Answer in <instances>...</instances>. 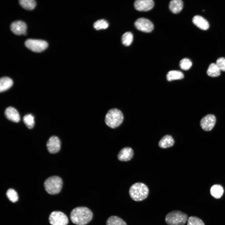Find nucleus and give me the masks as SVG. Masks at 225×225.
Listing matches in <instances>:
<instances>
[{
	"mask_svg": "<svg viewBox=\"0 0 225 225\" xmlns=\"http://www.w3.org/2000/svg\"><path fill=\"white\" fill-rule=\"evenodd\" d=\"M49 222L51 225H67L68 219L67 216L60 211H53L50 214Z\"/></svg>",
	"mask_w": 225,
	"mask_h": 225,
	"instance_id": "nucleus-7",
	"label": "nucleus"
},
{
	"mask_svg": "<svg viewBox=\"0 0 225 225\" xmlns=\"http://www.w3.org/2000/svg\"><path fill=\"white\" fill-rule=\"evenodd\" d=\"M183 2L181 0H172L170 1L169 5L170 10L174 13L180 12L183 7Z\"/></svg>",
	"mask_w": 225,
	"mask_h": 225,
	"instance_id": "nucleus-16",
	"label": "nucleus"
},
{
	"mask_svg": "<svg viewBox=\"0 0 225 225\" xmlns=\"http://www.w3.org/2000/svg\"><path fill=\"white\" fill-rule=\"evenodd\" d=\"M166 77L167 80L170 81L175 80L182 79L184 78V75L180 71L171 70L168 73Z\"/></svg>",
	"mask_w": 225,
	"mask_h": 225,
	"instance_id": "nucleus-21",
	"label": "nucleus"
},
{
	"mask_svg": "<svg viewBox=\"0 0 225 225\" xmlns=\"http://www.w3.org/2000/svg\"><path fill=\"white\" fill-rule=\"evenodd\" d=\"M6 195L9 200L13 202H15L18 200V194L17 192L13 189H8Z\"/></svg>",
	"mask_w": 225,
	"mask_h": 225,
	"instance_id": "nucleus-27",
	"label": "nucleus"
},
{
	"mask_svg": "<svg viewBox=\"0 0 225 225\" xmlns=\"http://www.w3.org/2000/svg\"><path fill=\"white\" fill-rule=\"evenodd\" d=\"M47 146L49 152L52 153L58 152L60 150L61 147L60 139L57 136H52L47 142Z\"/></svg>",
	"mask_w": 225,
	"mask_h": 225,
	"instance_id": "nucleus-11",
	"label": "nucleus"
},
{
	"mask_svg": "<svg viewBox=\"0 0 225 225\" xmlns=\"http://www.w3.org/2000/svg\"><path fill=\"white\" fill-rule=\"evenodd\" d=\"M122 43L125 46H128L132 43L133 40V35L130 32L125 33L122 37Z\"/></svg>",
	"mask_w": 225,
	"mask_h": 225,
	"instance_id": "nucleus-24",
	"label": "nucleus"
},
{
	"mask_svg": "<svg viewBox=\"0 0 225 225\" xmlns=\"http://www.w3.org/2000/svg\"><path fill=\"white\" fill-rule=\"evenodd\" d=\"M11 31L17 35L26 34L27 26L26 24L21 21H16L13 22L10 25Z\"/></svg>",
	"mask_w": 225,
	"mask_h": 225,
	"instance_id": "nucleus-10",
	"label": "nucleus"
},
{
	"mask_svg": "<svg viewBox=\"0 0 225 225\" xmlns=\"http://www.w3.org/2000/svg\"><path fill=\"white\" fill-rule=\"evenodd\" d=\"M134 24L137 29L144 32H150L154 28L152 23L149 20L143 18L137 19Z\"/></svg>",
	"mask_w": 225,
	"mask_h": 225,
	"instance_id": "nucleus-8",
	"label": "nucleus"
},
{
	"mask_svg": "<svg viewBox=\"0 0 225 225\" xmlns=\"http://www.w3.org/2000/svg\"><path fill=\"white\" fill-rule=\"evenodd\" d=\"M122 112L117 108H112L108 111L106 115L105 121L109 127L114 128L119 126L123 120Z\"/></svg>",
	"mask_w": 225,
	"mask_h": 225,
	"instance_id": "nucleus-3",
	"label": "nucleus"
},
{
	"mask_svg": "<svg viewBox=\"0 0 225 225\" xmlns=\"http://www.w3.org/2000/svg\"><path fill=\"white\" fill-rule=\"evenodd\" d=\"M5 114L9 120L15 122H18L20 119L19 114L14 108L9 107L5 110Z\"/></svg>",
	"mask_w": 225,
	"mask_h": 225,
	"instance_id": "nucleus-13",
	"label": "nucleus"
},
{
	"mask_svg": "<svg viewBox=\"0 0 225 225\" xmlns=\"http://www.w3.org/2000/svg\"><path fill=\"white\" fill-rule=\"evenodd\" d=\"M216 122L215 116L212 114H208L201 119L200 126L202 129L206 131H211L214 127Z\"/></svg>",
	"mask_w": 225,
	"mask_h": 225,
	"instance_id": "nucleus-9",
	"label": "nucleus"
},
{
	"mask_svg": "<svg viewBox=\"0 0 225 225\" xmlns=\"http://www.w3.org/2000/svg\"><path fill=\"white\" fill-rule=\"evenodd\" d=\"M23 122L29 129L32 128L34 125L35 122L34 116L31 114L25 115L23 118Z\"/></svg>",
	"mask_w": 225,
	"mask_h": 225,
	"instance_id": "nucleus-26",
	"label": "nucleus"
},
{
	"mask_svg": "<svg viewBox=\"0 0 225 225\" xmlns=\"http://www.w3.org/2000/svg\"><path fill=\"white\" fill-rule=\"evenodd\" d=\"M13 82L10 78L4 77L1 78L0 79V91H5L10 88L12 85Z\"/></svg>",
	"mask_w": 225,
	"mask_h": 225,
	"instance_id": "nucleus-18",
	"label": "nucleus"
},
{
	"mask_svg": "<svg viewBox=\"0 0 225 225\" xmlns=\"http://www.w3.org/2000/svg\"><path fill=\"white\" fill-rule=\"evenodd\" d=\"M19 2L23 8L28 10H32L36 5V2L34 0H20Z\"/></svg>",
	"mask_w": 225,
	"mask_h": 225,
	"instance_id": "nucleus-22",
	"label": "nucleus"
},
{
	"mask_svg": "<svg viewBox=\"0 0 225 225\" xmlns=\"http://www.w3.org/2000/svg\"><path fill=\"white\" fill-rule=\"evenodd\" d=\"M62 186V179L57 176L48 178L44 182V187L46 192L51 195L57 194L61 191Z\"/></svg>",
	"mask_w": 225,
	"mask_h": 225,
	"instance_id": "nucleus-4",
	"label": "nucleus"
},
{
	"mask_svg": "<svg viewBox=\"0 0 225 225\" xmlns=\"http://www.w3.org/2000/svg\"><path fill=\"white\" fill-rule=\"evenodd\" d=\"M221 70L216 64L214 63L210 64L207 69L208 75L212 77H217L220 74Z\"/></svg>",
	"mask_w": 225,
	"mask_h": 225,
	"instance_id": "nucleus-20",
	"label": "nucleus"
},
{
	"mask_svg": "<svg viewBox=\"0 0 225 225\" xmlns=\"http://www.w3.org/2000/svg\"><path fill=\"white\" fill-rule=\"evenodd\" d=\"M93 214L87 208L83 207H76L73 209L70 213L72 222L78 225H85L92 219Z\"/></svg>",
	"mask_w": 225,
	"mask_h": 225,
	"instance_id": "nucleus-1",
	"label": "nucleus"
},
{
	"mask_svg": "<svg viewBox=\"0 0 225 225\" xmlns=\"http://www.w3.org/2000/svg\"><path fill=\"white\" fill-rule=\"evenodd\" d=\"M192 65V62L188 58H185L182 59L180 62V66L182 70H187L189 69Z\"/></svg>",
	"mask_w": 225,
	"mask_h": 225,
	"instance_id": "nucleus-28",
	"label": "nucleus"
},
{
	"mask_svg": "<svg viewBox=\"0 0 225 225\" xmlns=\"http://www.w3.org/2000/svg\"><path fill=\"white\" fill-rule=\"evenodd\" d=\"M188 216L181 211L175 210L168 213L165 221L168 225H184L188 220Z\"/></svg>",
	"mask_w": 225,
	"mask_h": 225,
	"instance_id": "nucleus-5",
	"label": "nucleus"
},
{
	"mask_svg": "<svg viewBox=\"0 0 225 225\" xmlns=\"http://www.w3.org/2000/svg\"><path fill=\"white\" fill-rule=\"evenodd\" d=\"M109 26L108 22L104 19H102L97 20L93 24L94 28L96 30L105 29Z\"/></svg>",
	"mask_w": 225,
	"mask_h": 225,
	"instance_id": "nucleus-25",
	"label": "nucleus"
},
{
	"mask_svg": "<svg viewBox=\"0 0 225 225\" xmlns=\"http://www.w3.org/2000/svg\"><path fill=\"white\" fill-rule=\"evenodd\" d=\"M154 6L152 0H137L134 3L135 8L139 11H147L151 9Z\"/></svg>",
	"mask_w": 225,
	"mask_h": 225,
	"instance_id": "nucleus-12",
	"label": "nucleus"
},
{
	"mask_svg": "<svg viewBox=\"0 0 225 225\" xmlns=\"http://www.w3.org/2000/svg\"><path fill=\"white\" fill-rule=\"evenodd\" d=\"M149 193L148 187L142 182H137L132 185L129 190L131 198L136 201H140L145 199Z\"/></svg>",
	"mask_w": 225,
	"mask_h": 225,
	"instance_id": "nucleus-2",
	"label": "nucleus"
},
{
	"mask_svg": "<svg viewBox=\"0 0 225 225\" xmlns=\"http://www.w3.org/2000/svg\"><path fill=\"white\" fill-rule=\"evenodd\" d=\"M223 189L222 186L215 184L213 185L210 189V193L214 198L218 199L222 196L223 193Z\"/></svg>",
	"mask_w": 225,
	"mask_h": 225,
	"instance_id": "nucleus-19",
	"label": "nucleus"
},
{
	"mask_svg": "<svg viewBox=\"0 0 225 225\" xmlns=\"http://www.w3.org/2000/svg\"><path fill=\"white\" fill-rule=\"evenodd\" d=\"M174 142V140L172 136L167 135L161 139L158 143V145L161 148H165L172 146Z\"/></svg>",
	"mask_w": 225,
	"mask_h": 225,
	"instance_id": "nucleus-17",
	"label": "nucleus"
},
{
	"mask_svg": "<svg viewBox=\"0 0 225 225\" xmlns=\"http://www.w3.org/2000/svg\"><path fill=\"white\" fill-rule=\"evenodd\" d=\"M134 153L132 149L130 147L123 148L119 152L118 155V159L122 161H128L132 158Z\"/></svg>",
	"mask_w": 225,
	"mask_h": 225,
	"instance_id": "nucleus-14",
	"label": "nucleus"
},
{
	"mask_svg": "<svg viewBox=\"0 0 225 225\" xmlns=\"http://www.w3.org/2000/svg\"><path fill=\"white\" fill-rule=\"evenodd\" d=\"M25 45L28 48L36 52H40L48 46V44L45 41L32 39H27L25 42Z\"/></svg>",
	"mask_w": 225,
	"mask_h": 225,
	"instance_id": "nucleus-6",
	"label": "nucleus"
},
{
	"mask_svg": "<svg viewBox=\"0 0 225 225\" xmlns=\"http://www.w3.org/2000/svg\"><path fill=\"white\" fill-rule=\"evenodd\" d=\"M193 24L200 29L207 30L209 27L208 21L204 18L199 15H196L192 18Z\"/></svg>",
	"mask_w": 225,
	"mask_h": 225,
	"instance_id": "nucleus-15",
	"label": "nucleus"
},
{
	"mask_svg": "<svg viewBox=\"0 0 225 225\" xmlns=\"http://www.w3.org/2000/svg\"><path fill=\"white\" fill-rule=\"evenodd\" d=\"M187 225H204L202 220L195 216H191L188 219Z\"/></svg>",
	"mask_w": 225,
	"mask_h": 225,
	"instance_id": "nucleus-29",
	"label": "nucleus"
},
{
	"mask_svg": "<svg viewBox=\"0 0 225 225\" xmlns=\"http://www.w3.org/2000/svg\"><path fill=\"white\" fill-rule=\"evenodd\" d=\"M106 225H127V224L126 222L120 218L116 216H112L107 220Z\"/></svg>",
	"mask_w": 225,
	"mask_h": 225,
	"instance_id": "nucleus-23",
	"label": "nucleus"
},
{
	"mask_svg": "<svg viewBox=\"0 0 225 225\" xmlns=\"http://www.w3.org/2000/svg\"><path fill=\"white\" fill-rule=\"evenodd\" d=\"M216 64L221 71H225V58L220 57L218 58Z\"/></svg>",
	"mask_w": 225,
	"mask_h": 225,
	"instance_id": "nucleus-30",
	"label": "nucleus"
}]
</instances>
